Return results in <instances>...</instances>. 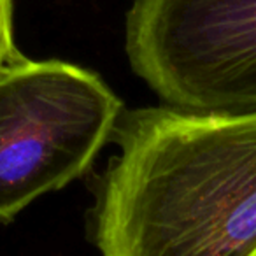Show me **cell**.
Returning a JSON list of instances; mask_svg holds the SVG:
<instances>
[{
  "label": "cell",
  "instance_id": "1",
  "mask_svg": "<svg viewBox=\"0 0 256 256\" xmlns=\"http://www.w3.org/2000/svg\"><path fill=\"white\" fill-rule=\"evenodd\" d=\"M112 134L100 256H256V110L140 107Z\"/></svg>",
  "mask_w": 256,
  "mask_h": 256
},
{
  "label": "cell",
  "instance_id": "2",
  "mask_svg": "<svg viewBox=\"0 0 256 256\" xmlns=\"http://www.w3.org/2000/svg\"><path fill=\"white\" fill-rule=\"evenodd\" d=\"M121 118L98 74L16 53L0 67V221L81 178Z\"/></svg>",
  "mask_w": 256,
  "mask_h": 256
},
{
  "label": "cell",
  "instance_id": "3",
  "mask_svg": "<svg viewBox=\"0 0 256 256\" xmlns=\"http://www.w3.org/2000/svg\"><path fill=\"white\" fill-rule=\"evenodd\" d=\"M124 51L165 106L256 110V0H134Z\"/></svg>",
  "mask_w": 256,
  "mask_h": 256
},
{
  "label": "cell",
  "instance_id": "4",
  "mask_svg": "<svg viewBox=\"0 0 256 256\" xmlns=\"http://www.w3.org/2000/svg\"><path fill=\"white\" fill-rule=\"evenodd\" d=\"M14 0H0V67L9 62L18 48L14 44Z\"/></svg>",
  "mask_w": 256,
  "mask_h": 256
}]
</instances>
